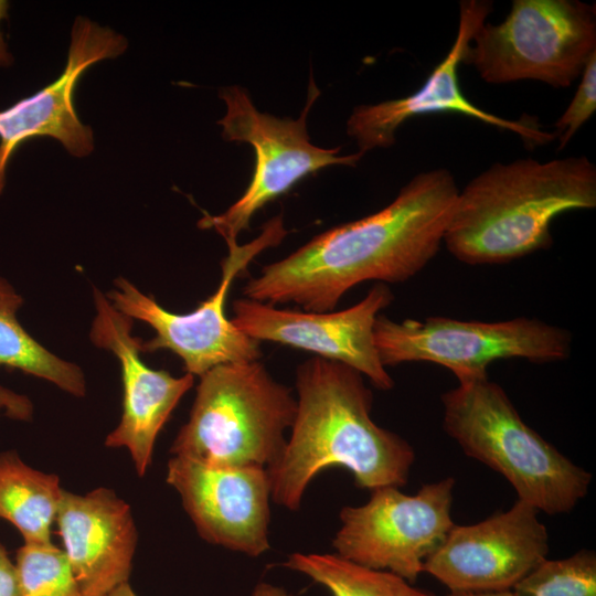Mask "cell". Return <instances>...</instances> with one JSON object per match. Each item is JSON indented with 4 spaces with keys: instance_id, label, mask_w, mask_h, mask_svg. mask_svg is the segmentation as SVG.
<instances>
[{
    "instance_id": "11",
    "label": "cell",
    "mask_w": 596,
    "mask_h": 596,
    "mask_svg": "<svg viewBox=\"0 0 596 596\" xmlns=\"http://www.w3.org/2000/svg\"><path fill=\"white\" fill-rule=\"evenodd\" d=\"M538 514L518 500L478 523L455 524L425 560L423 573L451 593L512 590L547 558L549 533Z\"/></svg>"
},
{
    "instance_id": "18",
    "label": "cell",
    "mask_w": 596,
    "mask_h": 596,
    "mask_svg": "<svg viewBox=\"0 0 596 596\" xmlns=\"http://www.w3.org/2000/svg\"><path fill=\"white\" fill-rule=\"evenodd\" d=\"M63 489L60 478L26 465L13 450L0 454V518L24 544H50Z\"/></svg>"
},
{
    "instance_id": "15",
    "label": "cell",
    "mask_w": 596,
    "mask_h": 596,
    "mask_svg": "<svg viewBox=\"0 0 596 596\" xmlns=\"http://www.w3.org/2000/svg\"><path fill=\"white\" fill-rule=\"evenodd\" d=\"M96 315L91 328L92 342L111 352L120 364L124 387L123 414L105 445L126 448L139 477L145 476L158 434L182 396L192 387L194 376H173L153 370L141 358V339L132 336L134 319L118 311L97 288Z\"/></svg>"
},
{
    "instance_id": "6",
    "label": "cell",
    "mask_w": 596,
    "mask_h": 596,
    "mask_svg": "<svg viewBox=\"0 0 596 596\" xmlns=\"http://www.w3.org/2000/svg\"><path fill=\"white\" fill-rule=\"evenodd\" d=\"M596 52L595 4L513 0L505 19L475 32L464 64L489 84L523 79L568 87Z\"/></svg>"
},
{
    "instance_id": "1",
    "label": "cell",
    "mask_w": 596,
    "mask_h": 596,
    "mask_svg": "<svg viewBox=\"0 0 596 596\" xmlns=\"http://www.w3.org/2000/svg\"><path fill=\"white\" fill-rule=\"evenodd\" d=\"M458 192L448 169L419 172L382 210L334 226L264 266L244 285V298L329 312L361 283L406 281L438 253Z\"/></svg>"
},
{
    "instance_id": "26",
    "label": "cell",
    "mask_w": 596,
    "mask_h": 596,
    "mask_svg": "<svg viewBox=\"0 0 596 596\" xmlns=\"http://www.w3.org/2000/svg\"><path fill=\"white\" fill-rule=\"evenodd\" d=\"M251 596H291L284 587L267 582L255 585Z\"/></svg>"
},
{
    "instance_id": "16",
    "label": "cell",
    "mask_w": 596,
    "mask_h": 596,
    "mask_svg": "<svg viewBox=\"0 0 596 596\" xmlns=\"http://www.w3.org/2000/svg\"><path fill=\"white\" fill-rule=\"evenodd\" d=\"M119 33L78 17L72 29L67 62L52 84L0 110V194L6 171L17 148L34 137H52L75 157L88 156L94 149L93 130L75 110L73 93L81 75L94 63L115 58L127 49Z\"/></svg>"
},
{
    "instance_id": "19",
    "label": "cell",
    "mask_w": 596,
    "mask_h": 596,
    "mask_svg": "<svg viewBox=\"0 0 596 596\" xmlns=\"http://www.w3.org/2000/svg\"><path fill=\"white\" fill-rule=\"evenodd\" d=\"M22 305V296L0 277V366L20 370L74 396H84L86 381L82 369L56 356L31 337L17 318Z\"/></svg>"
},
{
    "instance_id": "17",
    "label": "cell",
    "mask_w": 596,
    "mask_h": 596,
    "mask_svg": "<svg viewBox=\"0 0 596 596\" xmlns=\"http://www.w3.org/2000/svg\"><path fill=\"white\" fill-rule=\"evenodd\" d=\"M55 521L83 596H107L128 582L137 529L129 504L113 490L63 489Z\"/></svg>"
},
{
    "instance_id": "25",
    "label": "cell",
    "mask_w": 596,
    "mask_h": 596,
    "mask_svg": "<svg viewBox=\"0 0 596 596\" xmlns=\"http://www.w3.org/2000/svg\"><path fill=\"white\" fill-rule=\"evenodd\" d=\"M0 596H20L15 564L0 543Z\"/></svg>"
},
{
    "instance_id": "29",
    "label": "cell",
    "mask_w": 596,
    "mask_h": 596,
    "mask_svg": "<svg viewBox=\"0 0 596 596\" xmlns=\"http://www.w3.org/2000/svg\"><path fill=\"white\" fill-rule=\"evenodd\" d=\"M107 596H137L128 582L114 588Z\"/></svg>"
},
{
    "instance_id": "12",
    "label": "cell",
    "mask_w": 596,
    "mask_h": 596,
    "mask_svg": "<svg viewBox=\"0 0 596 596\" xmlns=\"http://www.w3.org/2000/svg\"><path fill=\"white\" fill-rule=\"evenodd\" d=\"M393 299V292L383 283L375 284L358 304L329 312L277 308L240 298L233 302L231 321L258 342H276L340 362L386 391L394 382L380 361L374 323Z\"/></svg>"
},
{
    "instance_id": "10",
    "label": "cell",
    "mask_w": 596,
    "mask_h": 596,
    "mask_svg": "<svg viewBox=\"0 0 596 596\" xmlns=\"http://www.w3.org/2000/svg\"><path fill=\"white\" fill-rule=\"evenodd\" d=\"M451 477L423 485L415 494L397 487L372 490L362 505L343 507L332 540L334 553L370 568L389 571L409 583L455 525Z\"/></svg>"
},
{
    "instance_id": "2",
    "label": "cell",
    "mask_w": 596,
    "mask_h": 596,
    "mask_svg": "<svg viewBox=\"0 0 596 596\" xmlns=\"http://www.w3.org/2000/svg\"><path fill=\"white\" fill-rule=\"evenodd\" d=\"M297 408L281 456L267 468L272 501L290 511L321 471L349 470L363 489L402 487L415 460L413 447L371 417L373 396L363 375L320 356L296 370Z\"/></svg>"
},
{
    "instance_id": "3",
    "label": "cell",
    "mask_w": 596,
    "mask_h": 596,
    "mask_svg": "<svg viewBox=\"0 0 596 596\" xmlns=\"http://www.w3.org/2000/svg\"><path fill=\"white\" fill-rule=\"evenodd\" d=\"M595 206L585 156L496 162L459 190L443 243L465 264H504L550 247L560 214Z\"/></svg>"
},
{
    "instance_id": "20",
    "label": "cell",
    "mask_w": 596,
    "mask_h": 596,
    "mask_svg": "<svg viewBox=\"0 0 596 596\" xmlns=\"http://www.w3.org/2000/svg\"><path fill=\"white\" fill-rule=\"evenodd\" d=\"M281 566L309 577L330 596H435L394 573L359 565L336 553L295 552Z\"/></svg>"
},
{
    "instance_id": "14",
    "label": "cell",
    "mask_w": 596,
    "mask_h": 596,
    "mask_svg": "<svg viewBox=\"0 0 596 596\" xmlns=\"http://www.w3.org/2000/svg\"><path fill=\"white\" fill-rule=\"evenodd\" d=\"M166 480L199 535L251 557L270 549L272 489L266 468H224L173 456Z\"/></svg>"
},
{
    "instance_id": "28",
    "label": "cell",
    "mask_w": 596,
    "mask_h": 596,
    "mask_svg": "<svg viewBox=\"0 0 596 596\" xmlns=\"http://www.w3.org/2000/svg\"><path fill=\"white\" fill-rule=\"evenodd\" d=\"M447 596H514L512 590H501V592H458V593H451Z\"/></svg>"
},
{
    "instance_id": "7",
    "label": "cell",
    "mask_w": 596,
    "mask_h": 596,
    "mask_svg": "<svg viewBox=\"0 0 596 596\" xmlns=\"http://www.w3.org/2000/svg\"><path fill=\"white\" fill-rule=\"evenodd\" d=\"M374 343L381 363L430 362L451 371L458 383L488 377L497 360L525 359L536 363L566 360L571 333L539 319L465 321L447 317L394 321L379 315Z\"/></svg>"
},
{
    "instance_id": "4",
    "label": "cell",
    "mask_w": 596,
    "mask_h": 596,
    "mask_svg": "<svg viewBox=\"0 0 596 596\" xmlns=\"http://www.w3.org/2000/svg\"><path fill=\"white\" fill-rule=\"evenodd\" d=\"M443 428L462 451L504 477L518 500L546 514L572 511L592 475L525 424L504 390L488 377L441 395Z\"/></svg>"
},
{
    "instance_id": "23",
    "label": "cell",
    "mask_w": 596,
    "mask_h": 596,
    "mask_svg": "<svg viewBox=\"0 0 596 596\" xmlns=\"http://www.w3.org/2000/svg\"><path fill=\"white\" fill-rule=\"evenodd\" d=\"M596 111V52H594L581 75V82L565 111L554 124L558 149L566 147L578 129Z\"/></svg>"
},
{
    "instance_id": "22",
    "label": "cell",
    "mask_w": 596,
    "mask_h": 596,
    "mask_svg": "<svg viewBox=\"0 0 596 596\" xmlns=\"http://www.w3.org/2000/svg\"><path fill=\"white\" fill-rule=\"evenodd\" d=\"M20 596H83L63 550L50 544H23L17 552Z\"/></svg>"
},
{
    "instance_id": "21",
    "label": "cell",
    "mask_w": 596,
    "mask_h": 596,
    "mask_svg": "<svg viewBox=\"0 0 596 596\" xmlns=\"http://www.w3.org/2000/svg\"><path fill=\"white\" fill-rule=\"evenodd\" d=\"M512 593L514 596H596V554L584 549L565 558H546Z\"/></svg>"
},
{
    "instance_id": "13",
    "label": "cell",
    "mask_w": 596,
    "mask_h": 596,
    "mask_svg": "<svg viewBox=\"0 0 596 596\" xmlns=\"http://www.w3.org/2000/svg\"><path fill=\"white\" fill-rule=\"evenodd\" d=\"M488 0H464L459 4V21L455 41L424 84L411 95L377 104L355 107L348 119L347 131L355 139L359 152L387 148L395 143V134L406 120L426 114L456 113L472 117L487 125L517 134L530 148L543 146L555 139L554 132L542 128L536 118L523 115L507 119L473 105L464 95L458 77L459 65L475 32L490 12Z\"/></svg>"
},
{
    "instance_id": "24",
    "label": "cell",
    "mask_w": 596,
    "mask_h": 596,
    "mask_svg": "<svg viewBox=\"0 0 596 596\" xmlns=\"http://www.w3.org/2000/svg\"><path fill=\"white\" fill-rule=\"evenodd\" d=\"M0 415L29 422L33 415V404L28 396L0 385Z\"/></svg>"
},
{
    "instance_id": "9",
    "label": "cell",
    "mask_w": 596,
    "mask_h": 596,
    "mask_svg": "<svg viewBox=\"0 0 596 596\" xmlns=\"http://www.w3.org/2000/svg\"><path fill=\"white\" fill-rule=\"evenodd\" d=\"M286 234L283 219L277 216L251 243L227 244L228 254L221 264L220 285L188 313L168 311L123 277L115 280V288L106 297L118 311L155 330L153 338L141 340L142 352L169 350L182 360L185 372L193 376H201L222 364L258 361L260 342L242 332L226 317L225 300L234 278L262 251L279 244Z\"/></svg>"
},
{
    "instance_id": "8",
    "label": "cell",
    "mask_w": 596,
    "mask_h": 596,
    "mask_svg": "<svg viewBox=\"0 0 596 596\" xmlns=\"http://www.w3.org/2000/svg\"><path fill=\"white\" fill-rule=\"evenodd\" d=\"M310 76L307 103L300 117L277 118L260 113L248 93L238 85L220 89L226 113L219 125L227 141L247 142L255 151L253 178L244 194L220 215H205L202 228H214L226 245L237 243L251 219L268 202L288 192L297 182L330 166H355L363 153L340 156L341 147L324 149L312 145L307 132V117L319 96Z\"/></svg>"
},
{
    "instance_id": "27",
    "label": "cell",
    "mask_w": 596,
    "mask_h": 596,
    "mask_svg": "<svg viewBox=\"0 0 596 596\" xmlns=\"http://www.w3.org/2000/svg\"><path fill=\"white\" fill-rule=\"evenodd\" d=\"M7 3L0 1V22L7 15ZM12 63V56L8 52L7 44L4 42L2 32L0 30V66H8Z\"/></svg>"
},
{
    "instance_id": "5",
    "label": "cell",
    "mask_w": 596,
    "mask_h": 596,
    "mask_svg": "<svg viewBox=\"0 0 596 596\" xmlns=\"http://www.w3.org/2000/svg\"><path fill=\"white\" fill-rule=\"evenodd\" d=\"M292 390L259 361L217 365L200 376L188 422L170 453L224 468H268L296 415Z\"/></svg>"
}]
</instances>
